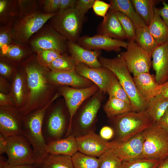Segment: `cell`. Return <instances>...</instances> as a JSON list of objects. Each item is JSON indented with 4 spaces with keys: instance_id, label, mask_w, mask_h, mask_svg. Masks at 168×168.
Returning <instances> with one entry per match:
<instances>
[{
    "instance_id": "obj_1",
    "label": "cell",
    "mask_w": 168,
    "mask_h": 168,
    "mask_svg": "<svg viewBox=\"0 0 168 168\" xmlns=\"http://www.w3.org/2000/svg\"><path fill=\"white\" fill-rule=\"evenodd\" d=\"M98 60L102 66L109 69L117 78L129 99L133 111L146 110L148 102L139 94L122 56L120 54L113 58H108L100 55Z\"/></svg>"
},
{
    "instance_id": "obj_2",
    "label": "cell",
    "mask_w": 168,
    "mask_h": 168,
    "mask_svg": "<svg viewBox=\"0 0 168 168\" xmlns=\"http://www.w3.org/2000/svg\"><path fill=\"white\" fill-rule=\"evenodd\" d=\"M55 96L48 104L23 121L22 134L28 140L33 148L35 165L40 166L48 154L46 151V142L43 131L44 119L46 110Z\"/></svg>"
},
{
    "instance_id": "obj_3",
    "label": "cell",
    "mask_w": 168,
    "mask_h": 168,
    "mask_svg": "<svg viewBox=\"0 0 168 168\" xmlns=\"http://www.w3.org/2000/svg\"><path fill=\"white\" fill-rule=\"evenodd\" d=\"M117 136L115 140L125 142L142 132L154 124L146 110L127 112L110 119Z\"/></svg>"
},
{
    "instance_id": "obj_4",
    "label": "cell",
    "mask_w": 168,
    "mask_h": 168,
    "mask_svg": "<svg viewBox=\"0 0 168 168\" xmlns=\"http://www.w3.org/2000/svg\"><path fill=\"white\" fill-rule=\"evenodd\" d=\"M84 19L75 8H71L59 11L49 20V25L68 41L77 43Z\"/></svg>"
},
{
    "instance_id": "obj_5",
    "label": "cell",
    "mask_w": 168,
    "mask_h": 168,
    "mask_svg": "<svg viewBox=\"0 0 168 168\" xmlns=\"http://www.w3.org/2000/svg\"><path fill=\"white\" fill-rule=\"evenodd\" d=\"M143 151L140 158L160 160L168 156V133L156 124L143 132Z\"/></svg>"
},
{
    "instance_id": "obj_6",
    "label": "cell",
    "mask_w": 168,
    "mask_h": 168,
    "mask_svg": "<svg viewBox=\"0 0 168 168\" xmlns=\"http://www.w3.org/2000/svg\"><path fill=\"white\" fill-rule=\"evenodd\" d=\"M57 13L44 14L39 10L18 19L12 26L14 42L28 44L30 37Z\"/></svg>"
},
{
    "instance_id": "obj_7",
    "label": "cell",
    "mask_w": 168,
    "mask_h": 168,
    "mask_svg": "<svg viewBox=\"0 0 168 168\" xmlns=\"http://www.w3.org/2000/svg\"><path fill=\"white\" fill-rule=\"evenodd\" d=\"M67 40L49 24L44 25L30 38L28 44L33 52L52 50L63 54L68 51Z\"/></svg>"
},
{
    "instance_id": "obj_8",
    "label": "cell",
    "mask_w": 168,
    "mask_h": 168,
    "mask_svg": "<svg viewBox=\"0 0 168 168\" xmlns=\"http://www.w3.org/2000/svg\"><path fill=\"white\" fill-rule=\"evenodd\" d=\"M7 138V146L5 153L9 163L13 165H35L33 148L24 136L20 135Z\"/></svg>"
},
{
    "instance_id": "obj_9",
    "label": "cell",
    "mask_w": 168,
    "mask_h": 168,
    "mask_svg": "<svg viewBox=\"0 0 168 168\" xmlns=\"http://www.w3.org/2000/svg\"><path fill=\"white\" fill-rule=\"evenodd\" d=\"M120 54L133 76L149 72L152 67V54L141 47L135 40L128 41L126 50Z\"/></svg>"
},
{
    "instance_id": "obj_10",
    "label": "cell",
    "mask_w": 168,
    "mask_h": 168,
    "mask_svg": "<svg viewBox=\"0 0 168 168\" xmlns=\"http://www.w3.org/2000/svg\"><path fill=\"white\" fill-rule=\"evenodd\" d=\"M99 89L98 87L95 84L83 88L64 87L62 88L61 93L65 98L70 115L66 137L71 133L73 118L78 108L85 100L96 94Z\"/></svg>"
},
{
    "instance_id": "obj_11",
    "label": "cell",
    "mask_w": 168,
    "mask_h": 168,
    "mask_svg": "<svg viewBox=\"0 0 168 168\" xmlns=\"http://www.w3.org/2000/svg\"><path fill=\"white\" fill-rule=\"evenodd\" d=\"M78 151L99 157L112 147V142L103 139L93 131L76 137Z\"/></svg>"
},
{
    "instance_id": "obj_12",
    "label": "cell",
    "mask_w": 168,
    "mask_h": 168,
    "mask_svg": "<svg viewBox=\"0 0 168 168\" xmlns=\"http://www.w3.org/2000/svg\"><path fill=\"white\" fill-rule=\"evenodd\" d=\"M68 128L62 107H55L50 113L45 123L43 124V133L46 143L63 138L65 132L67 134Z\"/></svg>"
},
{
    "instance_id": "obj_13",
    "label": "cell",
    "mask_w": 168,
    "mask_h": 168,
    "mask_svg": "<svg viewBox=\"0 0 168 168\" xmlns=\"http://www.w3.org/2000/svg\"><path fill=\"white\" fill-rule=\"evenodd\" d=\"M77 43L83 48L90 50L103 49L107 51L118 53L121 48L127 49L128 42L113 39L105 35L97 34L93 36L80 37Z\"/></svg>"
},
{
    "instance_id": "obj_14",
    "label": "cell",
    "mask_w": 168,
    "mask_h": 168,
    "mask_svg": "<svg viewBox=\"0 0 168 168\" xmlns=\"http://www.w3.org/2000/svg\"><path fill=\"white\" fill-rule=\"evenodd\" d=\"M111 149L122 161L140 158L143 151V132L125 142L112 141Z\"/></svg>"
},
{
    "instance_id": "obj_15",
    "label": "cell",
    "mask_w": 168,
    "mask_h": 168,
    "mask_svg": "<svg viewBox=\"0 0 168 168\" xmlns=\"http://www.w3.org/2000/svg\"><path fill=\"white\" fill-rule=\"evenodd\" d=\"M75 71L80 75L94 83L100 91L104 93H106L110 82L114 75L105 67L93 68L82 63H77Z\"/></svg>"
},
{
    "instance_id": "obj_16",
    "label": "cell",
    "mask_w": 168,
    "mask_h": 168,
    "mask_svg": "<svg viewBox=\"0 0 168 168\" xmlns=\"http://www.w3.org/2000/svg\"><path fill=\"white\" fill-rule=\"evenodd\" d=\"M152 58L156 81L161 84L168 81V40L158 45L152 53Z\"/></svg>"
},
{
    "instance_id": "obj_17",
    "label": "cell",
    "mask_w": 168,
    "mask_h": 168,
    "mask_svg": "<svg viewBox=\"0 0 168 168\" xmlns=\"http://www.w3.org/2000/svg\"><path fill=\"white\" fill-rule=\"evenodd\" d=\"M25 69L30 96L33 100L43 92L46 87L44 71L41 65L33 63H28Z\"/></svg>"
},
{
    "instance_id": "obj_18",
    "label": "cell",
    "mask_w": 168,
    "mask_h": 168,
    "mask_svg": "<svg viewBox=\"0 0 168 168\" xmlns=\"http://www.w3.org/2000/svg\"><path fill=\"white\" fill-rule=\"evenodd\" d=\"M68 51L78 63L85 64L93 68L102 67L98 60L101 51L100 50H90L82 47L77 43L67 42Z\"/></svg>"
},
{
    "instance_id": "obj_19",
    "label": "cell",
    "mask_w": 168,
    "mask_h": 168,
    "mask_svg": "<svg viewBox=\"0 0 168 168\" xmlns=\"http://www.w3.org/2000/svg\"><path fill=\"white\" fill-rule=\"evenodd\" d=\"M98 34L118 40L127 39L126 35L115 14V11L110 8L102 22L97 28Z\"/></svg>"
},
{
    "instance_id": "obj_20",
    "label": "cell",
    "mask_w": 168,
    "mask_h": 168,
    "mask_svg": "<svg viewBox=\"0 0 168 168\" xmlns=\"http://www.w3.org/2000/svg\"><path fill=\"white\" fill-rule=\"evenodd\" d=\"M100 90L85 105L79 115V127L83 134L92 131L90 129L94 124L100 106Z\"/></svg>"
},
{
    "instance_id": "obj_21",
    "label": "cell",
    "mask_w": 168,
    "mask_h": 168,
    "mask_svg": "<svg viewBox=\"0 0 168 168\" xmlns=\"http://www.w3.org/2000/svg\"><path fill=\"white\" fill-rule=\"evenodd\" d=\"M49 78L53 83L58 85H65L76 88H83L93 85L90 80L80 75L75 71L58 72L51 71Z\"/></svg>"
},
{
    "instance_id": "obj_22",
    "label": "cell",
    "mask_w": 168,
    "mask_h": 168,
    "mask_svg": "<svg viewBox=\"0 0 168 168\" xmlns=\"http://www.w3.org/2000/svg\"><path fill=\"white\" fill-rule=\"evenodd\" d=\"M133 78L139 94L148 102L159 95L160 84L157 82L155 76L151 74L150 72L133 76Z\"/></svg>"
},
{
    "instance_id": "obj_23",
    "label": "cell",
    "mask_w": 168,
    "mask_h": 168,
    "mask_svg": "<svg viewBox=\"0 0 168 168\" xmlns=\"http://www.w3.org/2000/svg\"><path fill=\"white\" fill-rule=\"evenodd\" d=\"M48 154L62 155L72 156L78 151L76 137L70 134L66 138L53 140L46 144Z\"/></svg>"
},
{
    "instance_id": "obj_24",
    "label": "cell",
    "mask_w": 168,
    "mask_h": 168,
    "mask_svg": "<svg viewBox=\"0 0 168 168\" xmlns=\"http://www.w3.org/2000/svg\"><path fill=\"white\" fill-rule=\"evenodd\" d=\"M14 114L7 110L1 111L0 133L6 138L22 135L23 123Z\"/></svg>"
},
{
    "instance_id": "obj_25",
    "label": "cell",
    "mask_w": 168,
    "mask_h": 168,
    "mask_svg": "<svg viewBox=\"0 0 168 168\" xmlns=\"http://www.w3.org/2000/svg\"><path fill=\"white\" fill-rule=\"evenodd\" d=\"M109 1L110 8L119 11L128 17L133 22L136 28L146 25L137 12L131 0H110Z\"/></svg>"
},
{
    "instance_id": "obj_26",
    "label": "cell",
    "mask_w": 168,
    "mask_h": 168,
    "mask_svg": "<svg viewBox=\"0 0 168 168\" xmlns=\"http://www.w3.org/2000/svg\"><path fill=\"white\" fill-rule=\"evenodd\" d=\"M18 0H0V25L12 26L18 18Z\"/></svg>"
},
{
    "instance_id": "obj_27",
    "label": "cell",
    "mask_w": 168,
    "mask_h": 168,
    "mask_svg": "<svg viewBox=\"0 0 168 168\" xmlns=\"http://www.w3.org/2000/svg\"><path fill=\"white\" fill-rule=\"evenodd\" d=\"M147 26L159 44L168 40V27L159 14V8L155 7L153 17Z\"/></svg>"
},
{
    "instance_id": "obj_28",
    "label": "cell",
    "mask_w": 168,
    "mask_h": 168,
    "mask_svg": "<svg viewBox=\"0 0 168 168\" xmlns=\"http://www.w3.org/2000/svg\"><path fill=\"white\" fill-rule=\"evenodd\" d=\"M168 108V98L159 95L149 101L146 110L153 122L156 124Z\"/></svg>"
},
{
    "instance_id": "obj_29",
    "label": "cell",
    "mask_w": 168,
    "mask_h": 168,
    "mask_svg": "<svg viewBox=\"0 0 168 168\" xmlns=\"http://www.w3.org/2000/svg\"><path fill=\"white\" fill-rule=\"evenodd\" d=\"M136 11L147 26L153 17L156 5L162 0H131Z\"/></svg>"
},
{
    "instance_id": "obj_30",
    "label": "cell",
    "mask_w": 168,
    "mask_h": 168,
    "mask_svg": "<svg viewBox=\"0 0 168 168\" xmlns=\"http://www.w3.org/2000/svg\"><path fill=\"white\" fill-rule=\"evenodd\" d=\"M0 54L10 59L19 60L33 51L28 44L13 42L0 49Z\"/></svg>"
},
{
    "instance_id": "obj_31",
    "label": "cell",
    "mask_w": 168,
    "mask_h": 168,
    "mask_svg": "<svg viewBox=\"0 0 168 168\" xmlns=\"http://www.w3.org/2000/svg\"><path fill=\"white\" fill-rule=\"evenodd\" d=\"M103 109L109 119L133 111L130 103L114 98L109 97Z\"/></svg>"
},
{
    "instance_id": "obj_32",
    "label": "cell",
    "mask_w": 168,
    "mask_h": 168,
    "mask_svg": "<svg viewBox=\"0 0 168 168\" xmlns=\"http://www.w3.org/2000/svg\"><path fill=\"white\" fill-rule=\"evenodd\" d=\"M135 41L141 47L152 54L159 45L146 25L136 28Z\"/></svg>"
},
{
    "instance_id": "obj_33",
    "label": "cell",
    "mask_w": 168,
    "mask_h": 168,
    "mask_svg": "<svg viewBox=\"0 0 168 168\" xmlns=\"http://www.w3.org/2000/svg\"><path fill=\"white\" fill-rule=\"evenodd\" d=\"M41 168H74L72 156L48 154L40 166Z\"/></svg>"
},
{
    "instance_id": "obj_34",
    "label": "cell",
    "mask_w": 168,
    "mask_h": 168,
    "mask_svg": "<svg viewBox=\"0 0 168 168\" xmlns=\"http://www.w3.org/2000/svg\"><path fill=\"white\" fill-rule=\"evenodd\" d=\"M77 63L71 56H68L64 53L54 60L47 67L53 71H75Z\"/></svg>"
},
{
    "instance_id": "obj_35",
    "label": "cell",
    "mask_w": 168,
    "mask_h": 168,
    "mask_svg": "<svg viewBox=\"0 0 168 168\" xmlns=\"http://www.w3.org/2000/svg\"><path fill=\"white\" fill-rule=\"evenodd\" d=\"M74 168H99V158L78 152L72 156Z\"/></svg>"
},
{
    "instance_id": "obj_36",
    "label": "cell",
    "mask_w": 168,
    "mask_h": 168,
    "mask_svg": "<svg viewBox=\"0 0 168 168\" xmlns=\"http://www.w3.org/2000/svg\"><path fill=\"white\" fill-rule=\"evenodd\" d=\"M106 93L109 97L118 99L131 104L128 95L115 75L110 82Z\"/></svg>"
},
{
    "instance_id": "obj_37",
    "label": "cell",
    "mask_w": 168,
    "mask_h": 168,
    "mask_svg": "<svg viewBox=\"0 0 168 168\" xmlns=\"http://www.w3.org/2000/svg\"><path fill=\"white\" fill-rule=\"evenodd\" d=\"M99 168H123L122 161L110 149L99 157Z\"/></svg>"
},
{
    "instance_id": "obj_38",
    "label": "cell",
    "mask_w": 168,
    "mask_h": 168,
    "mask_svg": "<svg viewBox=\"0 0 168 168\" xmlns=\"http://www.w3.org/2000/svg\"><path fill=\"white\" fill-rule=\"evenodd\" d=\"M161 160L137 158L122 161L123 168H156Z\"/></svg>"
},
{
    "instance_id": "obj_39",
    "label": "cell",
    "mask_w": 168,
    "mask_h": 168,
    "mask_svg": "<svg viewBox=\"0 0 168 168\" xmlns=\"http://www.w3.org/2000/svg\"><path fill=\"white\" fill-rule=\"evenodd\" d=\"M114 11L126 35L128 41L135 40L136 28L133 22L124 14L118 11Z\"/></svg>"
},
{
    "instance_id": "obj_40",
    "label": "cell",
    "mask_w": 168,
    "mask_h": 168,
    "mask_svg": "<svg viewBox=\"0 0 168 168\" xmlns=\"http://www.w3.org/2000/svg\"><path fill=\"white\" fill-rule=\"evenodd\" d=\"M19 9L18 19L35 11L40 10L39 0H18Z\"/></svg>"
},
{
    "instance_id": "obj_41",
    "label": "cell",
    "mask_w": 168,
    "mask_h": 168,
    "mask_svg": "<svg viewBox=\"0 0 168 168\" xmlns=\"http://www.w3.org/2000/svg\"><path fill=\"white\" fill-rule=\"evenodd\" d=\"M35 53H36L40 61L46 67L63 54L58 51L52 50H40Z\"/></svg>"
},
{
    "instance_id": "obj_42",
    "label": "cell",
    "mask_w": 168,
    "mask_h": 168,
    "mask_svg": "<svg viewBox=\"0 0 168 168\" xmlns=\"http://www.w3.org/2000/svg\"><path fill=\"white\" fill-rule=\"evenodd\" d=\"M12 26L0 25V49L14 42Z\"/></svg>"
},
{
    "instance_id": "obj_43",
    "label": "cell",
    "mask_w": 168,
    "mask_h": 168,
    "mask_svg": "<svg viewBox=\"0 0 168 168\" xmlns=\"http://www.w3.org/2000/svg\"><path fill=\"white\" fill-rule=\"evenodd\" d=\"M61 0H39L41 12L44 14L57 13L59 11Z\"/></svg>"
},
{
    "instance_id": "obj_44",
    "label": "cell",
    "mask_w": 168,
    "mask_h": 168,
    "mask_svg": "<svg viewBox=\"0 0 168 168\" xmlns=\"http://www.w3.org/2000/svg\"><path fill=\"white\" fill-rule=\"evenodd\" d=\"M110 5L105 2L100 0H95L93 6L95 13L97 16L103 17H105L108 11L110 8Z\"/></svg>"
},
{
    "instance_id": "obj_45",
    "label": "cell",
    "mask_w": 168,
    "mask_h": 168,
    "mask_svg": "<svg viewBox=\"0 0 168 168\" xmlns=\"http://www.w3.org/2000/svg\"><path fill=\"white\" fill-rule=\"evenodd\" d=\"M95 0H77L75 8L82 15L85 16L92 7Z\"/></svg>"
},
{
    "instance_id": "obj_46",
    "label": "cell",
    "mask_w": 168,
    "mask_h": 168,
    "mask_svg": "<svg viewBox=\"0 0 168 168\" xmlns=\"http://www.w3.org/2000/svg\"><path fill=\"white\" fill-rule=\"evenodd\" d=\"M22 81L19 75L16 77L13 85L14 93L18 104L21 102L22 98Z\"/></svg>"
},
{
    "instance_id": "obj_47",
    "label": "cell",
    "mask_w": 168,
    "mask_h": 168,
    "mask_svg": "<svg viewBox=\"0 0 168 168\" xmlns=\"http://www.w3.org/2000/svg\"><path fill=\"white\" fill-rule=\"evenodd\" d=\"M35 165H13L8 163L2 155H0V168H37Z\"/></svg>"
},
{
    "instance_id": "obj_48",
    "label": "cell",
    "mask_w": 168,
    "mask_h": 168,
    "mask_svg": "<svg viewBox=\"0 0 168 168\" xmlns=\"http://www.w3.org/2000/svg\"><path fill=\"white\" fill-rule=\"evenodd\" d=\"M114 134V129L109 126L103 127L100 129V136L103 139L108 141L111 139Z\"/></svg>"
},
{
    "instance_id": "obj_49",
    "label": "cell",
    "mask_w": 168,
    "mask_h": 168,
    "mask_svg": "<svg viewBox=\"0 0 168 168\" xmlns=\"http://www.w3.org/2000/svg\"><path fill=\"white\" fill-rule=\"evenodd\" d=\"M77 2V0H61L59 11L75 8Z\"/></svg>"
},
{
    "instance_id": "obj_50",
    "label": "cell",
    "mask_w": 168,
    "mask_h": 168,
    "mask_svg": "<svg viewBox=\"0 0 168 168\" xmlns=\"http://www.w3.org/2000/svg\"><path fill=\"white\" fill-rule=\"evenodd\" d=\"M163 7L159 9V14L168 27V3L162 1Z\"/></svg>"
},
{
    "instance_id": "obj_51",
    "label": "cell",
    "mask_w": 168,
    "mask_h": 168,
    "mask_svg": "<svg viewBox=\"0 0 168 168\" xmlns=\"http://www.w3.org/2000/svg\"><path fill=\"white\" fill-rule=\"evenodd\" d=\"M156 124L168 133V108L159 121Z\"/></svg>"
},
{
    "instance_id": "obj_52",
    "label": "cell",
    "mask_w": 168,
    "mask_h": 168,
    "mask_svg": "<svg viewBox=\"0 0 168 168\" xmlns=\"http://www.w3.org/2000/svg\"><path fill=\"white\" fill-rule=\"evenodd\" d=\"M12 70V67L7 63L1 61L0 63V73L1 74L7 76L9 75Z\"/></svg>"
},
{
    "instance_id": "obj_53",
    "label": "cell",
    "mask_w": 168,
    "mask_h": 168,
    "mask_svg": "<svg viewBox=\"0 0 168 168\" xmlns=\"http://www.w3.org/2000/svg\"><path fill=\"white\" fill-rule=\"evenodd\" d=\"M7 146V138L0 133V155H2L6 153Z\"/></svg>"
},
{
    "instance_id": "obj_54",
    "label": "cell",
    "mask_w": 168,
    "mask_h": 168,
    "mask_svg": "<svg viewBox=\"0 0 168 168\" xmlns=\"http://www.w3.org/2000/svg\"><path fill=\"white\" fill-rule=\"evenodd\" d=\"M159 95L168 98V81L160 85Z\"/></svg>"
},
{
    "instance_id": "obj_55",
    "label": "cell",
    "mask_w": 168,
    "mask_h": 168,
    "mask_svg": "<svg viewBox=\"0 0 168 168\" xmlns=\"http://www.w3.org/2000/svg\"><path fill=\"white\" fill-rule=\"evenodd\" d=\"M156 168H168V156L161 160Z\"/></svg>"
},
{
    "instance_id": "obj_56",
    "label": "cell",
    "mask_w": 168,
    "mask_h": 168,
    "mask_svg": "<svg viewBox=\"0 0 168 168\" xmlns=\"http://www.w3.org/2000/svg\"><path fill=\"white\" fill-rule=\"evenodd\" d=\"M6 98V96L4 94L2 93H0V99L1 101H3L5 100Z\"/></svg>"
}]
</instances>
